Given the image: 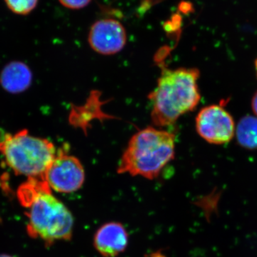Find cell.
I'll list each match as a JSON object with an SVG mask.
<instances>
[{
    "mask_svg": "<svg viewBox=\"0 0 257 257\" xmlns=\"http://www.w3.org/2000/svg\"><path fill=\"white\" fill-rule=\"evenodd\" d=\"M127 231L121 223L111 221L101 225L94 236V246L101 256L116 257L128 245Z\"/></svg>",
    "mask_w": 257,
    "mask_h": 257,
    "instance_id": "ba28073f",
    "label": "cell"
},
{
    "mask_svg": "<svg viewBox=\"0 0 257 257\" xmlns=\"http://www.w3.org/2000/svg\"><path fill=\"white\" fill-rule=\"evenodd\" d=\"M255 69H256V76H257V59L256 62H255Z\"/></svg>",
    "mask_w": 257,
    "mask_h": 257,
    "instance_id": "9a60e30c",
    "label": "cell"
},
{
    "mask_svg": "<svg viewBox=\"0 0 257 257\" xmlns=\"http://www.w3.org/2000/svg\"><path fill=\"white\" fill-rule=\"evenodd\" d=\"M32 74L25 63L13 62L8 64L0 75V84L7 92L19 93L26 90L31 84Z\"/></svg>",
    "mask_w": 257,
    "mask_h": 257,
    "instance_id": "9c48e42d",
    "label": "cell"
},
{
    "mask_svg": "<svg viewBox=\"0 0 257 257\" xmlns=\"http://www.w3.org/2000/svg\"><path fill=\"white\" fill-rule=\"evenodd\" d=\"M45 179L51 189L68 194L82 187L85 174L78 158L60 150L45 172Z\"/></svg>",
    "mask_w": 257,
    "mask_h": 257,
    "instance_id": "5b68a950",
    "label": "cell"
},
{
    "mask_svg": "<svg viewBox=\"0 0 257 257\" xmlns=\"http://www.w3.org/2000/svg\"><path fill=\"white\" fill-rule=\"evenodd\" d=\"M235 134L238 143L243 148L257 149V117L243 116L235 128Z\"/></svg>",
    "mask_w": 257,
    "mask_h": 257,
    "instance_id": "30bf717a",
    "label": "cell"
},
{
    "mask_svg": "<svg viewBox=\"0 0 257 257\" xmlns=\"http://www.w3.org/2000/svg\"><path fill=\"white\" fill-rule=\"evenodd\" d=\"M0 152L16 175L28 178L45 179V172L57 155L52 142L32 136L26 130L5 135L0 140Z\"/></svg>",
    "mask_w": 257,
    "mask_h": 257,
    "instance_id": "277c9868",
    "label": "cell"
},
{
    "mask_svg": "<svg viewBox=\"0 0 257 257\" xmlns=\"http://www.w3.org/2000/svg\"><path fill=\"white\" fill-rule=\"evenodd\" d=\"M150 257H166L165 255L162 254V253H161L160 252H156L152 253L151 256Z\"/></svg>",
    "mask_w": 257,
    "mask_h": 257,
    "instance_id": "5bb4252c",
    "label": "cell"
},
{
    "mask_svg": "<svg viewBox=\"0 0 257 257\" xmlns=\"http://www.w3.org/2000/svg\"><path fill=\"white\" fill-rule=\"evenodd\" d=\"M88 42L91 48L100 55H116L126 45V30L122 24L115 19H101L91 27Z\"/></svg>",
    "mask_w": 257,
    "mask_h": 257,
    "instance_id": "52a82bcc",
    "label": "cell"
},
{
    "mask_svg": "<svg viewBox=\"0 0 257 257\" xmlns=\"http://www.w3.org/2000/svg\"><path fill=\"white\" fill-rule=\"evenodd\" d=\"M196 128L199 136L214 145H224L234 138V119L227 111L219 105L203 108L196 118Z\"/></svg>",
    "mask_w": 257,
    "mask_h": 257,
    "instance_id": "8992f818",
    "label": "cell"
},
{
    "mask_svg": "<svg viewBox=\"0 0 257 257\" xmlns=\"http://www.w3.org/2000/svg\"><path fill=\"white\" fill-rule=\"evenodd\" d=\"M0 257H12V256H8V255L0 254Z\"/></svg>",
    "mask_w": 257,
    "mask_h": 257,
    "instance_id": "2e32d148",
    "label": "cell"
},
{
    "mask_svg": "<svg viewBox=\"0 0 257 257\" xmlns=\"http://www.w3.org/2000/svg\"><path fill=\"white\" fill-rule=\"evenodd\" d=\"M20 202L27 208V229L31 237L47 246L68 241L73 232L74 219L67 207L52 194L45 179L28 178L18 191Z\"/></svg>",
    "mask_w": 257,
    "mask_h": 257,
    "instance_id": "6da1fadb",
    "label": "cell"
},
{
    "mask_svg": "<svg viewBox=\"0 0 257 257\" xmlns=\"http://www.w3.org/2000/svg\"><path fill=\"white\" fill-rule=\"evenodd\" d=\"M251 107H252V110L255 115L257 117V92L255 93L252 98V101H251Z\"/></svg>",
    "mask_w": 257,
    "mask_h": 257,
    "instance_id": "4fadbf2b",
    "label": "cell"
},
{
    "mask_svg": "<svg viewBox=\"0 0 257 257\" xmlns=\"http://www.w3.org/2000/svg\"><path fill=\"white\" fill-rule=\"evenodd\" d=\"M5 3L13 13L25 15L35 10L38 0H5Z\"/></svg>",
    "mask_w": 257,
    "mask_h": 257,
    "instance_id": "8fae6325",
    "label": "cell"
},
{
    "mask_svg": "<svg viewBox=\"0 0 257 257\" xmlns=\"http://www.w3.org/2000/svg\"><path fill=\"white\" fill-rule=\"evenodd\" d=\"M199 74L195 68L162 69L157 87L149 95L155 126H171L182 115L195 109L201 99Z\"/></svg>",
    "mask_w": 257,
    "mask_h": 257,
    "instance_id": "7a4b0ae2",
    "label": "cell"
},
{
    "mask_svg": "<svg viewBox=\"0 0 257 257\" xmlns=\"http://www.w3.org/2000/svg\"><path fill=\"white\" fill-rule=\"evenodd\" d=\"M92 0H59L64 8L70 10H80L87 7Z\"/></svg>",
    "mask_w": 257,
    "mask_h": 257,
    "instance_id": "7c38bea8",
    "label": "cell"
},
{
    "mask_svg": "<svg viewBox=\"0 0 257 257\" xmlns=\"http://www.w3.org/2000/svg\"><path fill=\"white\" fill-rule=\"evenodd\" d=\"M175 154L174 134L149 126L134 135L118 166L117 172L155 179Z\"/></svg>",
    "mask_w": 257,
    "mask_h": 257,
    "instance_id": "3957f363",
    "label": "cell"
}]
</instances>
